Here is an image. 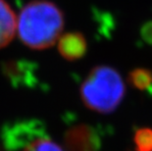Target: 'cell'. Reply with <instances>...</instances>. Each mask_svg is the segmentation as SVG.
<instances>
[{
  "label": "cell",
  "instance_id": "277c9868",
  "mask_svg": "<svg viewBox=\"0 0 152 151\" xmlns=\"http://www.w3.org/2000/svg\"><path fill=\"white\" fill-rule=\"evenodd\" d=\"M67 151H98L100 139L96 131L87 125L70 128L64 136Z\"/></svg>",
  "mask_w": 152,
  "mask_h": 151
},
{
  "label": "cell",
  "instance_id": "7a4b0ae2",
  "mask_svg": "<svg viewBox=\"0 0 152 151\" xmlns=\"http://www.w3.org/2000/svg\"><path fill=\"white\" fill-rule=\"evenodd\" d=\"M126 94V85L115 68L96 66L88 73L80 88L83 105L98 114L113 113Z\"/></svg>",
  "mask_w": 152,
  "mask_h": 151
},
{
  "label": "cell",
  "instance_id": "3957f363",
  "mask_svg": "<svg viewBox=\"0 0 152 151\" xmlns=\"http://www.w3.org/2000/svg\"><path fill=\"white\" fill-rule=\"evenodd\" d=\"M11 146L20 151H65L38 122H25L12 128Z\"/></svg>",
  "mask_w": 152,
  "mask_h": 151
},
{
  "label": "cell",
  "instance_id": "ba28073f",
  "mask_svg": "<svg viewBox=\"0 0 152 151\" xmlns=\"http://www.w3.org/2000/svg\"><path fill=\"white\" fill-rule=\"evenodd\" d=\"M132 140L135 151H152V128H137L134 131Z\"/></svg>",
  "mask_w": 152,
  "mask_h": 151
},
{
  "label": "cell",
  "instance_id": "5b68a950",
  "mask_svg": "<svg viewBox=\"0 0 152 151\" xmlns=\"http://www.w3.org/2000/svg\"><path fill=\"white\" fill-rule=\"evenodd\" d=\"M59 54L68 61H77L85 57L87 51V41L79 31H70L62 34L57 41Z\"/></svg>",
  "mask_w": 152,
  "mask_h": 151
},
{
  "label": "cell",
  "instance_id": "6da1fadb",
  "mask_svg": "<svg viewBox=\"0 0 152 151\" xmlns=\"http://www.w3.org/2000/svg\"><path fill=\"white\" fill-rule=\"evenodd\" d=\"M62 10L48 0H33L22 8L17 19V34L26 46L44 50L55 45L63 34Z\"/></svg>",
  "mask_w": 152,
  "mask_h": 151
},
{
  "label": "cell",
  "instance_id": "52a82bcc",
  "mask_svg": "<svg viewBox=\"0 0 152 151\" xmlns=\"http://www.w3.org/2000/svg\"><path fill=\"white\" fill-rule=\"evenodd\" d=\"M128 81L137 90H152V71L146 68H135L129 74Z\"/></svg>",
  "mask_w": 152,
  "mask_h": 151
},
{
  "label": "cell",
  "instance_id": "8992f818",
  "mask_svg": "<svg viewBox=\"0 0 152 151\" xmlns=\"http://www.w3.org/2000/svg\"><path fill=\"white\" fill-rule=\"evenodd\" d=\"M17 19L10 4L0 0V49L9 45L17 34Z\"/></svg>",
  "mask_w": 152,
  "mask_h": 151
},
{
  "label": "cell",
  "instance_id": "9c48e42d",
  "mask_svg": "<svg viewBox=\"0 0 152 151\" xmlns=\"http://www.w3.org/2000/svg\"><path fill=\"white\" fill-rule=\"evenodd\" d=\"M142 38L148 43H152V22H149L141 30Z\"/></svg>",
  "mask_w": 152,
  "mask_h": 151
}]
</instances>
